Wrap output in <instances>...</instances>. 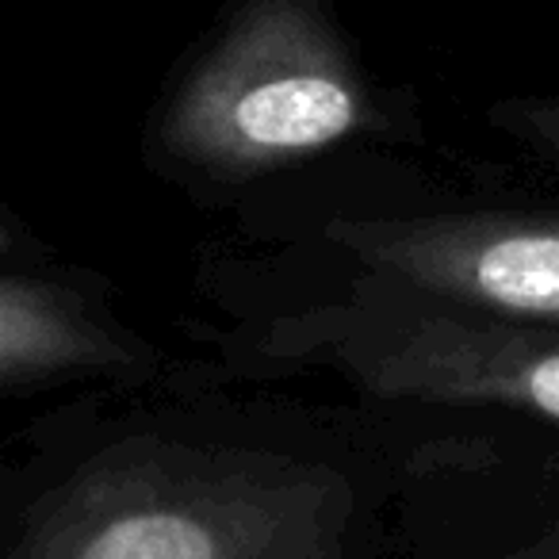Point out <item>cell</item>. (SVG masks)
I'll list each match as a JSON object with an SVG mask.
<instances>
[{"instance_id": "4", "label": "cell", "mask_w": 559, "mask_h": 559, "mask_svg": "<svg viewBox=\"0 0 559 559\" xmlns=\"http://www.w3.org/2000/svg\"><path fill=\"white\" fill-rule=\"evenodd\" d=\"M326 238L368 280L559 326V211L475 207L337 218Z\"/></svg>"}, {"instance_id": "1", "label": "cell", "mask_w": 559, "mask_h": 559, "mask_svg": "<svg viewBox=\"0 0 559 559\" xmlns=\"http://www.w3.org/2000/svg\"><path fill=\"white\" fill-rule=\"evenodd\" d=\"M399 139V116L330 0H230L146 127L180 185L241 188L353 142Z\"/></svg>"}, {"instance_id": "5", "label": "cell", "mask_w": 559, "mask_h": 559, "mask_svg": "<svg viewBox=\"0 0 559 559\" xmlns=\"http://www.w3.org/2000/svg\"><path fill=\"white\" fill-rule=\"evenodd\" d=\"M0 261V388L32 395L73 380L139 376L154 368V345L116 319L85 269L47 261L39 246L16 238V215H4Z\"/></svg>"}, {"instance_id": "3", "label": "cell", "mask_w": 559, "mask_h": 559, "mask_svg": "<svg viewBox=\"0 0 559 559\" xmlns=\"http://www.w3.org/2000/svg\"><path fill=\"white\" fill-rule=\"evenodd\" d=\"M280 353L334 360L383 399L498 406L559 426V326L506 319L360 280L345 304L276 322Z\"/></svg>"}, {"instance_id": "2", "label": "cell", "mask_w": 559, "mask_h": 559, "mask_svg": "<svg viewBox=\"0 0 559 559\" xmlns=\"http://www.w3.org/2000/svg\"><path fill=\"white\" fill-rule=\"evenodd\" d=\"M345 518L326 467L134 441L55 490L16 559H337Z\"/></svg>"}, {"instance_id": "6", "label": "cell", "mask_w": 559, "mask_h": 559, "mask_svg": "<svg viewBox=\"0 0 559 559\" xmlns=\"http://www.w3.org/2000/svg\"><path fill=\"white\" fill-rule=\"evenodd\" d=\"M487 123L559 173V96H510L490 104Z\"/></svg>"}]
</instances>
